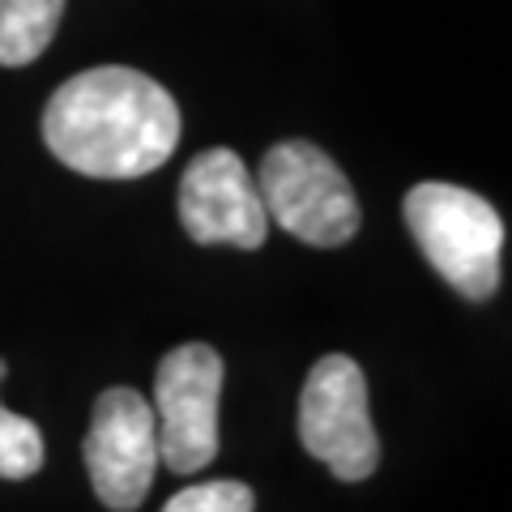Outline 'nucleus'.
<instances>
[{"label":"nucleus","instance_id":"3","mask_svg":"<svg viewBox=\"0 0 512 512\" xmlns=\"http://www.w3.org/2000/svg\"><path fill=\"white\" fill-rule=\"evenodd\" d=\"M256 192L269 222L312 248H342L359 231L355 188L325 150L308 141H282L265 154Z\"/></svg>","mask_w":512,"mask_h":512},{"label":"nucleus","instance_id":"9","mask_svg":"<svg viewBox=\"0 0 512 512\" xmlns=\"http://www.w3.org/2000/svg\"><path fill=\"white\" fill-rule=\"evenodd\" d=\"M0 380H5V363H0ZM43 466V431L0 406V478L18 483V478L39 474Z\"/></svg>","mask_w":512,"mask_h":512},{"label":"nucleus","instance_id":"1","mask_svg":"<svg viewBox=\"0 0 512 512\" xmlns=\"http://www.w3.org/2000/svg\"><path fill=\"white\" fill-rule=\"evenodd\" d=\"M43 141L90 180H137L180 146V107L154 77L103 64L69 77L47 99Z\"/></svg>","mask_w":512,"mask_h":512},{"label":"nucleus","instance_id":"7","mask_svg":"<svg viewBox=\"0 0 512 512\" xmlns=\"http://www.w3.org/2000/svg\"><path fill=\"white\" fill-rule=\"evenodd\" d=\"M180 227L197 244L261 248L269 214L261 205L252 171L235 150H205L188 163L180 180Z\"/></svg>","mask_w":512,"mask_h":512},{"label":"nucleus","instance_id":"4","mask_svg":"<svg viewBox=\"0 0 512 512\" xmlns=\"http://www.w3.org/2000/svg\"><path fill=\"white\" fill-rule=\"evenodd\" d=\"M299 440L342 483L376 474L380 440L367 410V376L350 355H325L299 397Z\"/></svg>","mask_w":512,"mask_h":512},{"label":"nucleus","instance_id":"6","mask_svg":"<svg viewBox=\"0 0 512 512\" xmlns=\"http://www.w3.org/2000/svg\"><path fill=\"white\" fill-rule=\"evenodd\" d=\"M82 457L94 495L116 512H133L150 495L158 470L154 406L137 389H124V384L99 393Z\"/></svg>","mask_w":512,"mask_h":512},{"label":"nucleus","instance_id":"2","mask_svg":"<svg viewBox=\"0 0 512 512\" xmlns=\"http://www.w3.org/2000/svg\"><path fill=\"white\" fill-rule=\"evenodd\" d=\"M406 227L427 265L466 299H491L500 286L504 222L495 205L457 184H419L406 192Z\"/></svg>","mask_w":512,"mask_h":512},{"label":"nucleus","instance_id":"8","mask_svg":"<svg viewBox=\"0 0 512 512\" xmlns=\"http://www.w3.org/2000/svg\"><path fill=\"white\" fill-rule=\"evenodd\" d=\"M64 0H0V64L22 69L56 39Z\"/></svg>","mask_w":512,"mask_h":512},{"label":"nucleus","instance_id":"10","mask_svg":"<svg viewBox=\"0 0 512 512\" xmlns=\"http://www.w3.org/2000/svg\"><path fill=\"white\" fill-rule=\"evenodd\" d=\"M256 495L252 487L235 483V478H218V483H197L171 495L163 512H252Z\"/></svg>","mask_w":512,"mask_h":512},{"label":"nucleus","instance_id":"5","mask_svg":"<svg viewBox=\"0 0 512 512\" xmlns=\"http://www.w3.org/2000/svg\"><path fill=\"white\" fill-rule=\"evenodd\" d=\"M227 367L205 342H184L163 355L154 376L158 461L175 474H197L218 453V397Z\"/></svg>","mask_w":512,"mask_h":512}]
</instances>
